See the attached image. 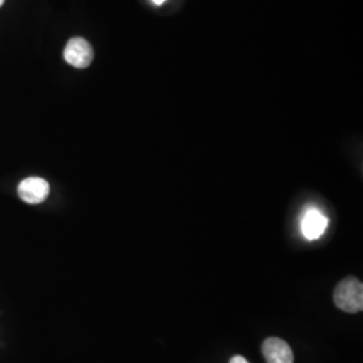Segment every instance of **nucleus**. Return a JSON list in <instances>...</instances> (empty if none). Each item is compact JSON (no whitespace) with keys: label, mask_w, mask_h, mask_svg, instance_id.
<instances>
[{"label":"nucleus","mask_w":363,"mask_h":363,"mask_svg":"<svg viewBox=\"0 0 363 363\" xmlns=\"http://www.w3.org/2000/svg\"><path fill=\"white\" fill-rule=\"evenodd\" d=\"M49 191H50L49 183L38 177L26 178L25 181L21 182L18 187V194L21 196V199L30 205L42 203L48 198Z\"/></svg>","instance_id":"7ed1b4c3"},{"label":"nucleus","mask_w":363,"mask_h":363,"mask_svg":"<svg viewBox=\"0 0 363 363\" xmlns=\"http://www.w3.org/2000/svg\"><path fill=\"white\" fill-rule=\"evenodd\" d=\"M262 354L267 363H294L292 349L280 337H268L262 343Z\"/></svg>","instance_id":"20e7f679"},{"label":"nucleus","mask_w":363,"mask_h":363,"mask_svg":"<svg viewBox=\"0 0 363 363\" xmlns=\"http://www.w3.org/2000/svg\"><path fill=\"white\" fill-rule=\"evenodd\" d=\"M334 303L342 311L349 312V313L362 311V283L352 276L343 279L334 289Z\"/></svg>","instance_id":"f257e3e1"},{"label":"nucleus","mask_w":363,"mask_h":363,"mask_svg":"<svg viewBox=\"0 0 363 363\" xmlns=\"http://www.w3.org/2000/svg\"><path fill=\"white\" fill-rule=\"evenodd\" d=\"M154 3H155L156 6H160V4H163L166 0H152Z\"/></svg>","instance_id":"0eeeda50"},{"label":"nucleus","mask_w":363,"mask_h":363,"mask_svg":"<svg viewBox=\"0 0 363 363\" xmlns=\"http://www.w3.org/2000/svg\"><path fill=\"white\" fill-rule=\"evenodd\" d=\"M327 218L318 208H308L301 220V232L308 240H318L325 233Z\"/></svg>","instance_id":"39448f33"},{"label":"nucleus","mask_w":363,"mask_h":363,"mask_svg":"<svg viewBox=\"0 0 363 363\" xmlns=\"http://www.w3.org/2000/svg\"><path fill=\"white\" fill-rule=\"evenodd\" d=\"M94 52L91 43L86 39L72 38L64 50V58L69 65L74 66L77 69H85L91 65Z\"/></svg>","instance_id":"f03ea898"},{"label":"nucleus","mask_w":363,"mask_h":363,"mask_svg":"<svg viewBox=\"0 0 363 363\" xmlns=\"http://www.w3.org/2000/svg\"><path fill=\"white\" fill-rule=\"evenodd\" d=\"M3 3H4V0H0V7L3 6Z\"/></svg>","instance_id":"6e6552de"},{"label":"nucleus","mask_w":363,"mask_h":363,"mask_svg":"<svg viewBox=\"0 0 363 363\" xmlns=\"http://www.w3.org/2000/svg\"><path fill=\"white\" fill-rule=\"evenodd\" d=\"M230 363H249L247 359L244 358V357H241V355H235L233 357L232 359H230Z\"/></svg>","instance_id":"423d86ee"}]
</instances>
